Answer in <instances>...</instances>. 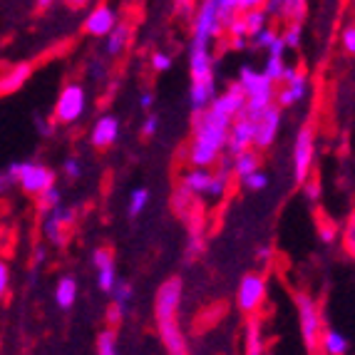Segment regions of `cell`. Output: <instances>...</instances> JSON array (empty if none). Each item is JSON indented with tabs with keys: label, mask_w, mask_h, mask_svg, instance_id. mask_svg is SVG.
<instances>
[{
	"label": "cell",
	"mask_w": 355,
	"mask_h": 355,
	"mask_svg": "<svg viewBox=\"0 0 355 355\" xmlns=\"http://www.w3.org/2000/svg\"><path fill=\"white\" fill-rule=\"evenodd\" d=\"M8 284H10V273H8L6 261H0V298L8 293Z\"/></svg>",
	"instance_id": "7bdbcfd3"
},
{
	"label": "cell",
	"mask_w": 355,
	"mask_h": 355,
	"mask_svg": "<svg viewBox=\"0 0 355 355\" xmlns=\"http://www.w3.org/2000/svg\"><path fill=\"white\" fill-rule=\"evenodd\" d=\"M65 3H67L70 8H75V10H77V8H85V6H87L89 0H65Z\"/></svg>",
	"instance_id": "c3c4849f"
},
{
	"label": "cell",
	"mask_w": 355,
	"mask_h": 355,
	"mask_svg": "<svg viewBox=\"0 0 355 355\" xmlns=\"http://www.w3.org/2000/svg\"><path fill=\"white\" fill-rule=\"evenodd\" d=\"M55 301L62 311H70L77 301V284L72 276H65V279L58 281V288H55Z\"/></svg>",
	"instance_id": "cb8c5ba5"
},
{
	"label": "cell",
	"mask_w": 355,
	"mask_h": 355,
	"mask_svg": "<svg viewBox=\"0 0 355 355\" xmlns=\"http://www.w3.org/2000/svg\"><path fill=\"white\" fill-rule=\"evenodd\" d=\"M30 75H33V65H30V62H20V65L8 67V70L0 75V95H12V92H18V89L30 80Z\"/></svg>",
	"instance_id": "ffe728a7"
},
{
	"label": "cell",
	"mask_w": 355,
	"mask_h": 355,
	"mask_svg": "<svg viewBox=\"0 0 355 355\" xmlns=\"http://www.w3.org/2000/svg\"><path fill=\"white\" fill-rule=\"evenodd\" d=\"M293 301H296L298 328H301L303 345H306L308 353H318L320 333H323V328H326L323 313H320V306L315 303V298L308 296V293H296Z\"/></svg>",
	"instance_id": "5b68a950"
},
{
	"label": "cell",
	"mask_w": 355,
	"mask_h": 355,
	"mask_svg": "<svg viewBox=\"0 0 355 355\" xmlns=\"http://www.w3.org/2000/svg\"><path fill=\"white\" fill-rule=\"evenodd\" d=\"M53 3H55V0H37V8H40V10H48Z\"/></svg>",
	"instance_id": "681fc988"
},
{
	"label": "cell",
	"mask_w": 355,
	"mask_h": 355,
	"mask_svg": "<svg viewBox=\"0 0 355 355\" xmlns=\"http://www.w3.org/2000/svg\"><path fill=\"white\" fill-rule=\"evenodd\" d=\"M196 3H199V0H177V12H182L184 18L191 20V15H194V10H196Z\"/></svg>",
	"instance_id": "b9f144b4"
},
{
	"label": "cell",
	"mask_w": 355,
	"mask_h": 355,
	"mask_svg": "<svg viewBox=\"0 0 355 355\" xmlns=\"http://www.w3.org/2000/svg\"><path fill=\"white\" fill-rule=\"evenodd\" d=\"M286 65H288V62H286L284 55H268V58H266V65H263V75L271 77L273 83L279 85L281 77H284Z\"/></svg>",
	"instance_id": "f1b7e54d"
},
{
	"label": "cell",
	"mask_w": 355,
	"mask_h": 355,
	"mask_svg": "<svg viewBox=\"0 0 355 355\" xmlns=\"http://www.w3.org/2000/svg\"><path fill=\"white\" fill-rule=\"evenodd\" d=\"M92 263L97 271V286L102 293H112L114 284H117V266H114V256L110 249H95L92 251Z\"/></svg>",
	"instance_id": "2e32d148"
},
{
	"label": "cell",
	"mask_w": 355,
	"mask_h": 355,
	"mask_svg": "<svg viewBox=\"0 0 355 355\" xmlns=\"http://www.w3.org/2000/svg\"><path fill=\"white\" fill-rule=\"evenodd\" d=\"M95 350L100 355H114L117 353L119 348H117V331H114V326H107L105 331H100Z\"/></svg>",
	"instance_id": "4316f807"
},
{
	"label": "cell",
	"mask_w": 355,
	"mask_h": 355,
	"mask_svg": "<svg viewBox=\"0 0 355 355\" xmlns=\"http://www.w3.org/2000/svg\"><path fill=\"white\" fill-rule=\"evenodd\" d=\"M239 184H241L246 191H263V189H268V174L263 172V169H256L249 177H243Z\"/></svg>",
	"instance_id": "1f68e13d"
},
{
	"label": "cell",
	"mask_w": 355,
	"mask_h": 355,
	"mask_svg": "<svg viewBox=\"0 0 355 355\" xmlns=\"http://www.w3.org/2000/svg\"><path fill=\"white\" fill-rule=\"evenodd\" d=\"M254 147V114H249L243 110L241 114L234 117L229 127V137H226V154L234 157V154L243 152V149Z\"/></svg>",
	"instance_id": "4fadbf2b"
},
{
	"label": "cell",
	"mask_w": 355,
	"mask_h": 355,
	"mask_svg": "<svg viewBox=\"0 0 355 355\" xmlns=\"http://www.w3.org/2000/svg\"><path fill=\"white\" fill-rule=\"evenodd\" d=\"M263 10L271 20L281 23H303L308 12V0H266Z\"/></svg>",
	"instance_id": "9a60e30c"
},
{
	"label": "cell",
	"mask_w": 355,
	"mask_h": 355,
	"mask_svg": "<svg viewBox=\"0 0 355 355\" xmlns=\"http://www.w3.org/2000/svg\"><path fill=\"white\" fill-rule=\"evenodd\" d=\"M281 37L286 42V50H296L303 40V25L301 23H286L281 30Z\"/></svg>",
	"instance_id": "4dcf8cb0"
},
{
	"label": "cell",
	"mask_w": 355,
	"mask_h": 355,
	"mask_svg": "<svg viewBox=\"0 0 355 355\" xmlns=\"http://www.w3.org/2000/svg\"><path fill=\"white\" fill-rule=\"evenodd\" d=\"M75 224V211L72 209H65L62 204L53 209V211L45 214V224H42V231H45V236L50 239L53 243L62 246L65 243V231Z\"/></svg>",
	"instance_id": "5bb4252c"
},
{
	"label": "cell",
	"mask_w": 355,
	"mask_h": 355,
	"mask_svg": "<svg viewBox=\"0 0 355 355\" xmlns=\"http://www.w3.org/2000/svg\"><path fill=\"white\" fill-rule=\"evenodd\" d=\"M157 132H159V114L149 112L147 117H144V122H142V137H144V139H152Z\"/></svg>",
	"instance_id": "f35d334b"
},
{
	"label": "cell",
	"mask_w": 355,
	"mask_h": 355,
	"mask_svg": "<svg viewBox=\"0 0 355 355\" xmlns=\"http://www.w3.org/2000/svg\"><path fill=\"white\" fill-rule=\"evenodd\" d=\"M35 122H37V132H42V135H45V137L53 135V130H55L53 122H48V119H40V117H37Z\"/></svg>",
	"instance_id": "bcb514c9"
},
{
	"label": "cell",
	"mask_w": 355,
	"mask_h": 355,
	"mask_svg": "<svg viewBox=\"0 0 355 355\" xmlns=\"http://www.w3.org/2000/svg\"><path fill=\"white\" fill-rule=\"evenodd\" d=\"M219 3V15H221V23H229L234 15H239L241 12V0H216Z\"/></svg>",
	"instance_id": "d590c367"
},
{
	"label": "cell",
	"mask_w": 355,
	"mask_h": 355,
	"mask_svg": "<svg viewBox=\"0 0 355 355\" xmlns=\"http://www.w3.org/2000/svg\"><path fill=\"white\" fill-rule=\"evenodd\" d=\"M152 70H154V72H166V70H172V55H166V53H154V55H152Z\"/></svg>",
	"instance_id": "ab89813d"
},
{
	"label": "cell",
	"mask_w": 355,
	"mask_h": 355,
	"mask_svg": "<svg viewBox=\"0 0 355 355\" xmlns=\"http://www.w3.org/2000/svg\"><path fill=\"white\" fill-rule=\"evenodd\" d=\"M313 159H315V125L306 119L296 135L293 142V179L301 187L311 174H313Z\"/></svg>",
	"instance_id": "8992f818"
},
{
	"label": "cell",
	"mask_w": 355,
	"mask_h": 355,
	"mask_svg": "<svg viewBox=\"0 0 355 355\" xmlns=\"http://www.w3.org/2000/svg\"><path fill=\"white\" fill-rule=\"evenodd\" d=\"M130 37H132V28H130V25H127V23H117L105 35V40H107L105 53L110 55V58H119V55L127 50V45H130Z\"/></svg>",
	"instance_id": "7402d4cb"
},
{
	"label": "cell",
	"mask_w": 355,
	"mask_h": 355,
	"mask_svg": "<svg viewBox=\"0 0 355 355\" xmlns=\"http://www.w3.org/2000/svg\"><path fill=\"white\" fill-rule=\"evenodd\" d=\"M276 37H279V30H276L271 23H268L266 28H261L259 33H256V35L251 37V40H254V45L259 50H268L273 45V40H276Z\"/></svg>",
	"instance_id": "e575fe53"
},
{
	"label": "cell",
	"mask_w": 355,
	"mask_h": 355,
	"mask_svg": "<svg viewBox=\"0 0 355 355\" xmlns=\"http://www.w3.org/2000/svg\"><path fill=\"white\" fill-rule=\"evenodd\" d=\"M340 50L345 55H353L355 58V23L343 28V33H340Z\"/></svg>",
	"instance_id": "8d00e7d4"
},
{
	"label": "cell",
	"mask_w": 355,
	"mask_h": 355,
	"mask_svg": "<svg viewBox=\"0 0 355 355\" xmlns=\"http://www.w3.org/2000/svg\"><path fill=\"white\" fill-rule=\"evenodd\" d=\"M340 246H343L345 254L355 261V207H353V211L348 214L345 224L340 226Z\"/></svg>",
	"instance_id": "484cf974"
},
{
	"label": "cell",
	"mask_w": 355,
	"mask_h": 355,
	"mask_svg": "<svg viewBox=\"0 0 355 355\" xmlns=\"http://www.w3.org/2000/svg\"><path fill=\"white\" fill-rule=\"evenodd\" d=\"M268 284L261 273H246L236 291V306L243 315H254L266 303Z\"/></svg>",
	"instance_id": "9c48e42d"
},
{
	"label": "cell",
	"mask_w": 355,
	"mask_h": 355,
	"mask_svg": "<svg viewBox=\"0 0 355 355\" xmlns=\"http://www.w3.org/2000/svg\"><path fill=\"white\" fill-rule=\"evenodd\" d=\"M18 184L30 196H37L55 187V172L40 162H18Z\"/></svg>",
	"instance_id": "8fae6325"
},
{
	"label": "cell",
	"mask_w": 355,
	"mask_h": 355,
	"mask_svg": "<svg viewBox=\"0 0 355 355\" xmlns=\"http://www.w3.org/2000/svg\"><path fill=\"white\" fill-rule=\"evenodd\" d=\"M234 174H231V164L221 159L214 166H189L179 179V189L194 196L196 202L202 199H211V202H221L229 191Z\"/></svg>",
	"instance_id": "3957f363"
},
{
	"label": "cell",
	"mask_w": 355,
	"mask_h": 355,
	"mask_svg": "<svg viewBox=\"0 0 355 355\" xmlns=\"http://www.w3.org/2000/svg\"><path fill=\"white\" fill-rule=\"evenodd\" d=\"M271 259H273V246H268V243L256 251V261H259V263H263V266H266V263H271Z\"/></svg>",
	"instance_id": "ee69618b"
},
{
	"label": "cell",
	"mask_w": 355,
	"mask_h": 355,
	"mask_svg": "<svg viewBox=\"0 0 355 355\" xmlns=\"http://www.w3.org/2000/svg\"><path fill=\"white\" fill-rule=\"evenodd\" d=\"M147 204H149V189L137 187V189L130 194V204H127V214H130V219H137V216L147 209Z\"/></svg>",
	"instance_id": "83f0119b"
},
{
	"label": "cell",
	"mask_w": 355,
	"mask_h": 355,
	"mask_svg": "<svg viewBox=\"0 0 355 355\" xmlns=\"http://www.w3.org/2000/svg\"><path fill=\"white\" fill-rule=\"evenodd\" d=\"M119 137V119L112 114H102L89 132V142L95 149H110Z\"/></svg>",
	"instance_id": "e0dca14e"
},
{
	"label": "cell",
	"mask_w": 355,
	"mask_h": 355,
	"mask_svg": "<svg viewBox=\"0 0 355 355\" xmlns=\"http://www.w3.org/2000/svg\"><path fill=\"white\" fill-rule=\"evenodd\" d=\"M318 239L326 243V246H331V243H336L338 239H340V226L331 219H320L318 221Z\"/></svg>",
	"instance_id": "d6a6232c"
},
{
	"label": "cell",
	"mask_w": 355,
	"mask_h": 355,
	"mask_svg": "<svg viewBox=\"0 0 355 355\" xmlns=\"http://www.w3.org/2000/svg\"><path fill=\"white\" fill-rule=\"evenodd\" d=\"M152 105H154V95L149 92V89H144L142 95H139V107L149 112V110H152Z\"/></svg>",
	"instance_id": "f6af8a7d"
},
{
	"label": "cell",
	"mask_w": 355,
	"mask_h": 355,
	"mask_svg": "<svg viewBox=\"0 0 355 355\" xmlns=\"http://www.w3.org/2000/svg\"><path fill=\"white\" fill-rule=\"evenodd\" d=\"M184 296V284L179 276L166 279L159 286L157 296H154V320H157V331H159L162 345L166 353L172 355H187L189 353V343L179 323V308H182Z\"/></svg>",
	"instance_id": "7a4b0ae2"
},
{
	"label": "cell",
	"mask_w": 355,
	"mask_h": 355,
	"mask_svg": "<svg viewBox=\"0 0 355 355\" xmlns=\"http://www.w3.org/2000/svg\"><path fill=\"white\" fill-rule=\"evenodd\" d=\"M241 18H243V23H246L249 37H254L261 28H266V25L271 23V18H268V12L263 10V8H249V10L241 12Z\"/></svg>",
	"instance_id": "d4e9b609"
},
{
	"label": "cell",
	"mask_w": 355,
	"mask_h": 355,
	"mask_svg": "<svg viewBox=\"0 0 355 355\" xmlns=\"http://www.w3.org/2000/svg\"><path fill=\"white\" fill-rule=\"evenodd\" d=\"M243 107H246L243 89L239 83H234L224 92H216L207 110L194 112L191 142L187 152L189 166H214L224 159L229 127L234 117L243 112Z\"/></svg>",
	"instance_id": "6da1fadb"
},
{
	"label": "cell",
	"mask_w": 355,
	"mask_h": 355,
	"mask_svg": "<svg viewBox=\"0 0 355 355\" xmlns=\"http://www.w3.org/2000/svg\"><path fill=\"white\" fill-rule=\"evenodd\" d=\"M62 172H65V177L70 179V182H75V179L83 177V166H80V162H77L75 157H70V159L62 164Z\"/></svg>",
	"instance_id": "60d3db41"
},
{
	"label": "cell",
	"mask_w": 355,
	"mask_h": 355,
	"mask_svg": "<svg viewBox=\"0 0 355 355\" xmlns=\"http://www.w3.org/2000/svg\"><path fill=\"white\" fill-rule=\"evenodd\" d=\"M35 199H37V211L48 214V211H53V209L60 204V191L55 189V187H50V189H45L42 194H37Z\"/></svg>",
	"instance_id": "836d02e7"
},
{
	"label": "cell",
	"mask_w": 355,
	"mask_h": 355,
	"mask_svg": "<svg viewBox=\"0 0 355 355\" xmlns=\"http://www.w3.org/2000/svg\"><path fill=\"white\" fill-rule=\"evenodd\" d=\"M318 350L326 355H345L350 350V340L343 333L333 331V328H323L318 340Z\"/></svg>",
	"instance_id": "603a6c76"
},
{
	"label": "cell",
	"mask_w": 355,
	"mask_h": 355,
	"mask_svg": "<svg viewBox=\"0 0 355 355\" xmlns=\"http://www.w3.org/2000/svg\"><path fill=\"white\" fill-rule=\"evenodd\" d=\"M231 164V174H234V179L236 182H241L243 177H249L251 172H256V169H261V157H259V149H243V152L234 154L229 159Z\"/></svg>",
	"instance_id": "44dd1931"
},
{
	"label": "cell",
	"mask_w": 355,
	"mask_h": 355,
	"mask_svg": "<svg viewBox=\"0 0 355 355\" xmlns=\"http://www.w3.org/2000/svg\"><path fill=\"white\" fill-rule=\"evenodd\" d=\"M85 105H87V92H85L83 85L67 83L58 97L53 119L58 125H72L85 114Z\"/></svg>",
	"instance_id": "ba28073f"
},
{
	"label": "cell",
	"mask_w": 355,
	"mask_h": 355,
	"mask_svg": "<svg viewBox=\"0 0 355 355\" xmlns=\"http://www.w3.org/2000/svg\"><path fill=\"white\" fill-rule=\"evenodd\" d=\"M301 189H303V196H306L308 202L318 204V199H320V184H318V179L308 177L306 182L301 184Z\"/></svg>",
	"instance_id": "74e56055"
},
{
	"label": "cell",
	"mask_w": 355,
	"mask_h": 355,
	"mask_svg": "<svg viewBox=\"0 0 355 355\" xmlns=\"http://www.w3.org/2000/svg\"><path fill=\"white\" fill-rule=\"evenodd\" d=\"M266 6V0H241V12L249 10V8H263Z\"/></svg>",
	"instance_id": "7dc6e473"
},
{
	"label": "cell",
	"mask_w": 355,
	"mask_h": 355,
	"mask_svg": "<svg viewBox=\"0 0 355 355\" xmlns=\"http://www.w3.org/2000/svg\"><path fill=\"white\" fill-rule=\"evenodd\" d=\"M239 85L243 89V97H246V112L259 114L263 107L273 105L276 102V83L271 77L263 75V70H256L251 65H243L239 70Z\"/></svg>",
	"instance_id": "277c9868"
},
{
	"label": "cell",
	"mask_w": 355,
	"mask_h": 355,
	"mask_svg": "<svg viewBox=\"0 0 355 355\" xmlns=\"http://www.w3.org/2000/svg\"><path fill=\"white\" fill-rule=\"evenodd\" d=\"M214 42L191 40L189 42V75L191 83H216L214 75Z\"/></svg>",
	"instance_id": "7c38bea8"
},
{
	"label": "cell",
	"mask_w": 355,
	"mask_h": 355,
	"mask_svg": "<svg viewBox=\"0 0 355 355\" xmlns=\"http://www.w3.org/2000/svg\"><path fill=\"white\" fill-rule=\"evenodd\" d=\"M110 296H112V303H117V306L130 311V303H132V298H135V288H132V284H127V281H117Z\"/></svg>",
	"instance_id": "f546056e"
},
{
	"label": "cell",
	"mask_w": 355,
	"mask_h": 355,
	"mask_svg": "<svg viewBox=\"0 0 355 355\" xmlns=\"http://www.w3.org/2000/svg\"><path fill=\"white\" fill-rule=\"evenodd\" d=\"M281 119H284V110L276 102L263 107L259 114H254V149L263 152L268 149L281 132Z\"/></svg>",
	"instance_id": "30bf717a"
},
{
	"label": "cell",
	"mask_w": 355,
	"mask_h": 355,
	"mask_svg": "<svg viewBox=\"0 0 355 355\" xmlns=\"http://www.w3.org/2000/svg\"><path fill=\"white\" fill-rule=\"evenodd\" d=\"M243 350L249 355H263L266 353V338H263V323L259 313L246 315L243 323Z\"/></svg>",
	"instance_id": "d6986e66"
},
{
	"label": "cell",
	"mask_w": 355,
	"mask_h": 355,
	"mask_svg": "<svg viewBox=\"0 0 355 355\" xmlns=\"http://www.w3.org/2000/svg\"><path fill=\"white\" fill-rule=\"evenodd\" d=\"M308 89H311V83H308L306 72L298 70L296 65H286L284 77H281V83L276 85V105H279L281 110L301 105L308 97Z\"/></svg>",
	"instance_id": "52a82bcc"
},
{
	"label": "cell",
	"mask_w": 355,
	"mask_h": 355,
	"mask_svg": "<svg viewBox=\"0 0 355 355\" xmlns=\"http://www.w3.org/2000/svg\"><path fill=\"white\" fill-rule=\"evenodd\" d=\"M117 25V12L110 6H97L85 20V33L92 37H105Z\"/></svg>",
	"instance_id": "ac0fdd59"
}]
</instances>
